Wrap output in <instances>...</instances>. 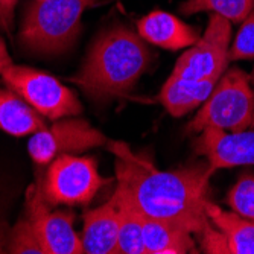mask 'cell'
Masks as SVG:
<instances>
[{
	"instance_id": "7402d4cb",
	"label": "cell",
	"mask_w": 254,
	"mask_h": 254,
	"mask_svg": "<svg viewBox=\"0 0 254 254\" xmlns=\"http://www.w3.org/2000/svg\"><path fill=\"white\" fill-rule=\"evenodd\" d=\"M18 0H0V32L11 35L14 23V9Z\"/></svg>"
},
{
	"instance_id": "8fae6325",
	"label": "cell",
	"mask_w": 254,
	"mask_h": 254,
	"mask_svg": "<svg viewBox=\"0 0 254 254\" xmlns=\"http://www.w3.org/2000/svg\"><path fill=\"white\" fill-rule=\"evenodd\" d=\"M193 149L207 158L213 172L222 168L254 166V131L205 128L195 138Z\"/></svg>"
},
{
	"instance_id": "e0dca14e",
	"label": "cell",
	"mask_w": 254,
	"mask_h": 254,
	"mask_svg": "<svg viewBox=\"0 0 254 254\" xmlns=\"http://www.w3.org/2000/svg\"><path fill=\"white\" fill-rule=\"evenodd\" d=\"M113 198L119 210V239L118 253L122 254H145L143 244V215L138 212L129 198L121 192H114Z\"/></svg>"
},
{
	"instance_id": "7a4b0ae2",
	"label": "cell",
	"mask_w": 254,
	"mask_h": 254,
	"mask_svg": "<svg viewBox=\"0 0 254 254\" xmlns=\"http://www.w3.org/2000/svg\"><path fill=\"white\" fill-rule=\"evenodd\" d=\"M151 57L140 35L125 26H114L99 35L72 82L91 99L107 102L128 93L146 72Z\"/></svg>"
},
{
	"instance_id": "603a6c76",
	"label": "cell",
	"mask_w": 254,
	"mask_h": 254,
	"mask_svg": "<svg viewBox=\"0 0 254 254\" xmlns=\"http://www.w3.org/2000/svg\"><path fill=\"white\" fill-rule=\"evenodd\" d=\"M12 63H11V58L8 55V51L5 48V43L2 41V38H0V75H2L5 72V68L9 67Z\"/></svg>"
},
{
	"instance_id": "5bb4252c",
	"label": "cell",
	"mask_w": 254,
	"mask_h": 254,
	"mask_svg": "<svg viewBox=\"0 0 254 254\" xmlns=\"http://www.w3.org/2000/svg\"><path fill=\"white\" fill-rule=\"evenodd\" d=\"M216 82L218 79L186 81L169 76L158 93V101L174 118H181L209 98Z\"/></svg>"
},
{
	"instance_id": "cb8c5ba5",
	"label": "cell",
	"mask_w": 254,
	"mask_h": 254,
	"mask_svg": "<svg viewBox=\"0 0 254 254\" xmlns=\"http://www.w3.org/2000/svg\"><path fill=\"white\" fill-rule=\"evenodd\" d=\"M251 78H253V82H254V72H253V76Z\"/></svg>"
},
{
	"instance_id": "5b68a950",
	"label": "cell",
	"mask_w": 254,
	"mask_h": 254,
	"mask_svg": "<svg viewBox=\"0 0 254 254\" xmlns=\"http://www.w3.org/2000/svg\"><path fill=\"white\" fill-rule=\"evenodd\" d=\"M2 78L12 91L46 119L58 121L81 113V104L73 91L37 68L11 64L5 68Z\"/></svg>"
},
{
	"instance_id": "9c48e42d",
	"label": "cell",
	"mask_w": 254,
	"mask_h": 254,
	"mask_svg": "<svg viewBox=\"0 0 254 254\" xmlns=\"http://www.w3.org/2000/svg\"><path fill=\"white\" fill-rule=\"evenodd\" d=\"M28 212L43 254H81L84 253L81 238L73 230V213L51 212L40 186H31L28 190Z\"/></svg>"
},
{
	"instance_id": "d6986e66",
	"label": "cell",
	"mask_w": 254,
	"mask_h": 254,
	"mask_svg": "<svg viewBox=\"0 0 254 254\" xmlns=\"http://www.w3.org/2000/svg\"><path fill=\"white\" fill-rule=\"evenodd\" d=\"M9 253L15 254H43L41 245L38 242L34 225L26 215L21 218L11 232V244Z\"/></svg>"
},
{
	"instance_id": "52a82bcc",
	"label": "cell",
	"mask_w": 254,
	"mask_h": 254,
	"mask_svg": "<svg viewBox=\"0 0 254 254\" xmlns=\"http://www.w3.org/2000/svg\"><path fill=\"white\" fill-rule=\"evenodd\" d=\"M232 25L218 14L210 15L204 35L177 61L171 76L186 81L219 79L228 64Z\"/></svg>"
},
{
	"instance_id": "277c9868",
	"label": "cell",
	"mask_w": 254,
	"mask_h": 254,
	"mask_svg": "<svg viewBox=\"0 0 254 254\" xmlns=\"http://www.w3.org/2000/svg\"><path fill=\"white\" fill-rule=\"evenodd\" d=\"M254 91L250 78L235 67L218 79L196 116L188 125V132L218 128L230 132L244 131L253 124Z\"/></svg>"
},
{
	"instance_id": "484cf974",
	"label": "cell",
	"mask_w": 254,
	"mask_h": 254,
	"mask_svg": "<svg viewBox=\"0 0 254 254\" xmlns=\"http://www.w3.org/2000/svg\"><path fill=\"white\" fill-rule=\"evenodd\" d=\"M253 125H254V116H253Z\"/></svg>"
},
{
	"instance_id": "ac0fdd59",
	"label": "cell",
	"mask_w": 254,
	"mask_h": 254,
	"mask_svg": "<svg viewBox=\"0 0 254 254\" xmlns=\"http://www.w3.org/2000/svg\"><path fill=\"white\" fill-rule=\"evenodd\" d=\"M254 9V0H186L180 6L184 15L213 12L232 23H239Z\"/></svg>"
},
{
	"instance_id": "7c38bea8",
	"label": "cell",
	"mask_w": 254,
	"mask_h": 254,
	"mask_svg": "<svg viewBox=\"0 0 254 254\" xmlns=\"http://www.w3.org/2000/svg\"><path fill=\"white\" fill-rule=\"evenodd\" d=\"M137 31L145 41L168 51L189 48L199 40L196 28L189 26L178 17L160 9L138 20Z\"/></svg>"
},
{
	"instance_id": "44dd1931",
	"label": "cell",
	"mask_w": 254,
	"mask_h": 254,
	"mask_svg": "<svg viewBox=\"0 0 254 254\" xmlns=\"http://www.w3.org/2000/svg\"><path fill=\"white\" fill-rule=\"evenodd\" d=\"M254 58V9L245 17L244 25L241 26L232 49L228 51V60H251Z\"/></svg>"
},
{
	"instance_id": "3957f363",
	"label": "cell",
	"mask_w": 254,
	"mask_h": 254,
	"mask_svg": "<svg viewBox=\"0 0 254 254\" xmlns=\"http://www.w3.org/2000/svg\"><path fill=\"white\" fill-rule=\"evenodd\" d=\"M96 0H35L23 14L20 44L38 55H58L81 32L82 12Z\"/></svg>"
},
{
	"instance_id": "4fadbf2b",
	"label": "cell",
	"mask_w": 254,
	"mask_h": 254,
	"mask_svg": "<svg viewBox=\"0 0 254 254\" xmlns=\"http://www.w3.org/2000/svg\"><path fill=\"white\" fill-rule=\"evenodd\" d=\"M119 239V210L118 202L111 196L108 202L84 215L82 248L87 254L118 253Z\"/></svg>"
},
{
	"instance_id": "d4e9b609",
	"label": "cell",
	"mask_w": 254,
	"mask_h": 254,
	"mask_svg": "<svg viewBox=\"0 0 254 254\" xmlns=\"http://www.w3.org/2000/svg\"><path fill=\"white\" fill-rule=\"evenodd\" d=\"M0 251H2V244H0Z\"/></svg>"
},
{
	"instance_id": "ffe728a7",
	"label": "cell",
	"mask_w": 254,
	"mask_h": 254,
	"mask_svg": "<svg viewBox=\"0 0 254 254\" xmlns=\"http://www.w3.org/2000/svg\"><path fill=\"white\" fill-rule=\"evenodd\" d=\"M227 199L235 213L254 219V178L242 177L232 188Z\"/></svg>"
},
{
	"instance_id": "8992f818",
	"label": "cell",
	"mask_w": 254,
	"mask_h": 254,
	"mask_svg": "<svg viewBox=\"0 0 254 254\" xmlns=\"http://www.w3.org/2000/svg\"><path fill=\"white\" fill-rule=\"evenodd\" d=\"M105 183L93 157L61 154L52 160L41 193L49 205H85Z\"/></svg>"
},
{
	"instance_id": "4316f807",
	"label": "cell",
	"mask_w": 254,
	"mask_h": 254,
	"mask_svg": "<svg viewBox=\"0 0 254 254\" xmlns=\"http://www.w3.org/2000/svg\"><path fill=\"white\" fill-rule=\"evenodd\" d=\"M40 2H43V0H40Z\"/></svg>"
},
{
	"instance_id": "9a60e30c",
	"label": "cell",
	"mask_w": 254,
	"mask_h": 254,
	"mask_svg": "<svg viewBox=\"0 0 254 254\" xmlns=\"http://www.w3.org/2000/svg\"><path fill=\"white\" fill-rule=\"evenodd\" d=\"M145 254H186L195 250L192 233L180 225L143 216Z\"/></svg>"
},
{
	"instance_id": "ba28073f",
	"label": "cell",
	"mask_w": 254,
	"mask_h": 254,
	"mask_svg": "<svg viewBox=\"0 0 254 254\" xmlns=\"http://www.w3.org/2000/svg\"><path fill=\"white\" fill-rule=\"evenodd\" d=\"M107 143L105 135L82 119H67L34 132L29 154L38 165H48L61 154L82 152Z\"/></svg>"
},
{
	"instance_id": "6da1fadb",
	"label": "cell",
	"mask_w": 254,
	"mask_h": 254,
	"mask_svg": "<svg viewBox=\"0 0 254 254\" xmlns=\"http://www.w3.org/2000/svg\"><path fill=\"white\" fill-rule=\"evenodd\" d=\"M110 148L118 155L116 190L129 198L138 212L201 235L209 224L205 204L213 174L209 165L165 172L155 169L145 155L131 152L125 143H111Z\"/></svg>"
},
{
	"instance_id": "30bf717a",
	"label": "cell",
	"mask_w": 254,
	"mask_h": 254,
	"mask_svg": "<svg viewBox=\"0 0 254 254\" xmlns=\"http://www.w3.org/2000/svg\"><path fill=\"white\" fill-rule=\"evenodd\" d=\"M209 224L201 232L205 253L254 254V219L235 212H224L219 205L207 201Z\"/></svg>"
},
{
	"instance_id": "2e32d148",
	"label": "cell",
	"mask_w": 254,
	"mask_h": 254,
	"mask_svg": "<svg viewBox=\"0 0 254 254\" xmlns=\"http://www.w3.org/2000/svg\"><path fill=\"white\" fill-rule=\"evenodd\" d=\"M44 128L40 114L12 90L0 88V129L11 135H28Z\"/></svg>"
}]
</instances>
